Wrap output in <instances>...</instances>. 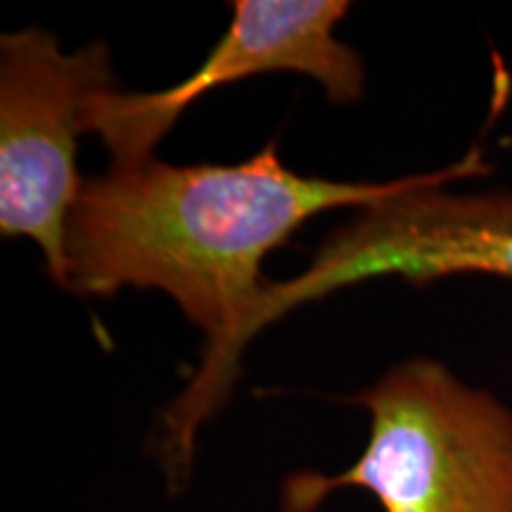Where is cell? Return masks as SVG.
<instances>
[{
    "mask_svg": "<svg viewBox=\"0 0 512 512\" xmlns=\"http://www.w3.org/2000/svg\"><path fill=\"white\" fill-rule=\"evenodd\" d=\"M413 181L302 176L283 164L278 140L240 164L174 166L152 157L83 181L67 221L64 290H162L207 335L202 366L164 411L155 444L171 491L188 484L200 427L238 380L242 332L271 283L261 271L266 256L320 211L375 207Z\"/></svg>",
    "mask_w": 512,
    "mask_h": 512,
    "instance_id": "obj_1",
    "label": "cell"
},
{
    "mask_svg": "<svg viewBox=\"0 0 512 512\" xmlns=\"http://www.w3.org/2000/svg\"><path fill=\"white\" fill-rule=\"evenodd\" d=\"M370 415L363 453L339 475L297 470L280 512H316L363 489L384 512H512V411L434 358H411L351 396Z\"/></svg>",
    "mask_w": 512,
    "mask_h": 512,
    "instance_id": "obj_2",
    "label": "cell"
},
{
    "mask_svg": "<svg viewBox=\"0 0 512 512\" xmlns=\"http://www.w3.org/2000/svg\"><path fill=\"white\" fill-rule=\"evenodd\" d=\"M489 174L472 147L460 162L415 176L411 188L330 235L311 266L285 283H268L249 316L242 347L297 306L363 280L396 275L430 285L453 275H494L512 283V192H448L446 185Z\"/></svg>",
    "mask_w": 512,
    "mask_h": 512,
    "instance_id": "obj_3",
    "label": "cell"
},
{
    "mask_svg": "<svg viewBox=\"0 0 512 512\" xmlns=\"http://www.w3.org/2000/svg\"><path fill=\"white\" fill-rule=\"evenodd\" d=\"M114 86L105 41L64 53L38 27L0 38V233L34 240L62 287L67 221L83 188L76 140L88 102Z\"/></svg>",
    "mask_w": 512,
    "mask_h": 512,
    "instance_id": "obj_4",
    "label": "cell"
},
{
    "mask_svg": "<svg viewBox=\"0 0 512 512\" xmlns=\"http://www.w3.org/2000/svg\"><path fill=\"white\" fill-rule=\"evenodd\" d=\"M347 0H235L233 22L197 72L157 93L117 88L93 95L86 131L110 150L112 169L143 164L195 100L226 83L292 72L316 79L335 105L363 98L361 55L337 41L335 27L347 17Z\"/></svg>",
    "mask_w": 512,
    "mask_h": 512,
    "instance_id": "obj_5",
    "label": "cell"
}]
</instances>
